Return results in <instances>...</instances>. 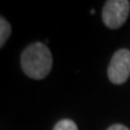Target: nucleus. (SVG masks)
<instances>
[{"instance_id": "obj_1", "label": "nucleus", "mask_w": 130, "mask_h": 130, "mask_svg": "<svg viewBox=\"0 0 130 130\" xmlns=\"http://www.w3.org/2000/svg\"><path fill=\"white\" fill-rule=\"evenodd\" d=\"M53 59L50 48L42 42L30 43L21 54V68L28 77L42 79L51 72Z\"/></svg>"}, {"instance_id": "obj_2", "label": "nucleus", "mask_w": 130, "mask_h": 130, "mask_svg": "<svg viewBox=\"0 0 130 130\" xmlns=\"http://www.w3.org/2000/svg\"><path fill=\"white\" fill-rule=\"evenodd\" d=\"M130 12L128 0H107L102 7V22L110 29H118L126 22Z\"/></svg>"}, {"instance_id": "obj_3", "label": "nucleus", "mask_w": 130, "mask_h": 130, "mask_svg": "<svg viewBox=\"0 0 130 130\" xmlns=\"http://www.w3.org/2000/svg\"><path fill=\"white\" fill-rule=\"evenodd\" d=\"M108 79L113 84H123L130 77V51L122 48L115 52L107 68Z\"/></svg>"}, {"instance_id": "obj_4", "label": "nucleus", "mask_w": 130, "mask_h": 130, "mask_svg": "<svg viewBox=\"0 0 130 130\" xmlns=\"http://www.w3.org/2000/svg\"><path fill=\"white\" fill-rule=\"evenodd\" d=\"M11 24L9 21L4 18L3 16H0V48L4 46L6 41L9 40L10 35H11Z\"/></svg>"}, {"instance_id": "obj_6", "label": "nucleus", "mask_w": 130, "mask_h": 130, "mask_svg": "<svg viewBox=\"0 0 130 130\" xmlns=\"http://www.w3.org/2000/svg\"><path fill=\"white\" fill-rule=\"evenodd\" d=\"M107 130H129V128L125 125H123V124H113V125H111Z\"/></svg>"}, {"instance_id": "obj_5", "label": "nucleus", "mask_w": 130, "mask_h": 130, "mask_svg": "<svg viewBox=\"0 0 130 130\" xmlns=\"http://www.w3.org/2000/svg\"><path fill=\"white\" fill-rule=\"evenodd\" d=\"M53 130H78V128H77V124L71 119H61L56 123V125L53 126Z\"/></svg>"}]
</instances>
